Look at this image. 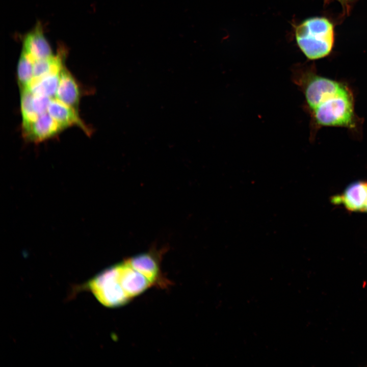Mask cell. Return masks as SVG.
<instances>
[{
    "label": "cell",
    "instance_id": "6da1fadb",
    "mask_svg": "<svg viewBox=\"0 0 367 367\" xmlns=\"http://www.w3.org/2000/svg\"><path fill=\"white\" fill-rule=\"evenodd\" d=\"M291 79L304 96L311 140L323 127L357 130L360 119L355 113L353 93L347 84L321 76L313 66L303 65L293 66Z\"/></svg>",
    "mask_w": 367,
    "mask_h": 367
},
{
    "label": "cell",
    "instance_id": "7a4b0ae2",
    "mask_svg": "<svg viewBox=\"0 0 367 367\" xmlns=\"http://www.w3.org/2000/svg\"><path fill=\"white\" fill-rule=\"evenodd\" d=\"M295 36L298 45L310 60L324 58L331 52L334 43V27L325 17L307 19L297 26Z\"/></svg>",
    "mask_w": 367,
    "mask_h": 367
},
{
    "label": "cell",
    "instance_id": "3957f363",
    "mask_svg": "<svg viewBox=\"0 0 367 367\" xmlns=\"http://www.w3.org/2000/svg\"><path fill=\"white\" fill-rule=\"evenodd\" d=\"M84 287L106 307L121 306L130 300L120 284L116 265L97 274L90 279Z\"/></svg>",
    "mask_w": 367,
    "mask_h": 367
},
{
    "label": "cell",
    "instance_id": "277c9868",
    "mask_svg": "<svg viewBox=\"0 0 367 367\" xmlns=\"http://www.w3.org/2000/svg\"><path fill=\"white\" fill-rule=\"evenodd\" d=\"M116 265L120 284L130 299L153 286L146 277L132 267L126 260Z\"/></svg>",
    "mask_w": 367,
    "mask_h": 367
},
{
    "label": "cell",
    "instance_id": "5b68a950",
    "mask_svg": "<svg viewBox=\"0 0 367 367\" xmlns=\"http://www.w3.org/2000/svg\"><path fill=\"white\" fill-rule=\"evenodd\" d=\"M367 200V182L358 180L349 184L340 194L331 198L334 204H342L347 210L364 212Z\"/></svg>",
    "mask_w": 367,
    "mask_h": 367
},
{
    "label": "cell",
    "instance_id": "8992f818",
    "mask_svg": "<svg viewBox=\"0 0 367 367\" xmlns=\"http://www.w3.org/2000/svg\"><path fill=\"white\" fill-rule=\"evenodd\" d=\"M22 129L25 139L40 142L54 137L64 128L46 112L34 121L22 124Z\"/></svg>",
    "mask_w": 367,
    "mask_h": 367
},
{
    "label": "cell",
    "instance_id": "52a82bcc",
    "mask_svg": "<svg viewBox=\"0 0 367 367\" xmlns=\"http://www.w3.org/2000/svg\"><path fill=\"white\" fill-rule=\"evenodd\" d=\"M126 260L132 267L146 277L153 286L164 288L170 283L163 276L159 260L151 253L140 254Z\"/></svg>",
    "mask_w": 367,
    "mask_h": 367
},
{
    "label": "cell",
    "instance_id": "ba28073f",
    "mask_svg": "<svg viewBox=\"0 0 367 367\" xmlns=\"http://www.w3.org/2000/svg\"><path fill=\"white\" fill-rule=\"evenodd\" d=\"M47 112L63 128L76 125L86 134H90L89 129L79 117L77 110L57 98H51Z\"/></svg>",
    "mask_w": 367,
    "mask_h": 367
},
{
    "label": "cell",
    "instance_id": "9c48e42d",
    "mask_svg": "<svg viewBox=\"0 0 367 367\" xmlns=\"http://www.w3.org/2000/svg\"><path fill=\"white\" fill-rule=\"evenodd\" d=\"M56 98L77 110L80 98L78 85L73 76L64 67L60 73Z\"/></svg>",
    "mask_w": 367,
    "mask_h": 367
},
{
    "label": "cell",
    "instance_id": "30bf717a",
    "mask_svg": "<svg viewBox=\"0 0 367 367\" xmlns=\"http://www.w3.org/2000/svg\"><path fill=\"white\" fill-rule=\"evenodd\" d=\"M23 50L34 61L53 56L50 46L42 30L37 27L24 38Z\"/></svg>",
    "mask_w": 367,
    "mask_h": 367
},
{
    "label": "cell",
    "instance_id": "8fae6325",
    "mask_svg": "<svg viewBox=\"0 0 367 367\" xmlns=\"http://www.w3.org/2000/svg\"><path fill=\"white\" fill-rule=\"evenodd\" d=\"M60 73H51L39 78L33 79L27 89L34 95H43L52 98L56 96Z\"/></svg>",
    "mask_w": 367,
    "mask_h": 367
},
{
    "label": "cell",
    "instance_id": "7c38bea8",
    "mask_svg": "<svg viewBox=\"0 0 367 367\" xmlns=\"http://www.w3.org/2000/svg\"><path fill=\"white\" fill-rule=\"evenodd\" d=\"M63 68L60 56L35 60L33 65V79L40 78L46 75L59 73Z\"/></svg>",
    "mask_w": 367,
    "mask_h": 367
},
{
    "label": "cell",
    "instance_id": "4fadbf2b",
    "mask_svg": "<svg viewBox=\"0 0 367 367\" xmlns=\"http://www.w3.org/2000/svg\"><path fill=\"white\" fill-rule=\"evenodd\" d=\"M34 60L22 51L17 67V77L20 89L27 88L33 79Z\"/></svg>",
    "mask_w": 367,
    "mask_h": 367
},
{
    "label": "cell",
    "instance_id": "5bb4252c",
    "mask_svg": "<svg viewBox=\"0 0 367 367\" xmlns=\"http://www.w3.org/2000/svg\"><path fill=\"white\" fill-rule=\"evenodd\" d=\"M33 94L27 88L21 89L20 109L22 115V124H25L34 121L39 116L34 112L32 99Z\"/></svg>",
    "mask_w": 367,
    "mask_h": 367
},
{
    "label": "cell",
    "instance_id": "9a60e30c",
    "mask_svg": "<svg viewBox=\"0 0 367 367\" xmlns=\"http://www.w3.org/2000/svg\"><path fill=\"white\" fill-rule=\"evenodd\" d=\"M51 99L47 96L33 94L32 104L35 113L39 116L47 112Z\"/></svg>",
    "mask_w": 367,
    "mask_h": 367
},
{
    "label": "cell",
    "instance_id": "2e32d148",
    "mask_svg": "<svg viewBox=\"0 0 367 367\" xmlns=\"http://www.w3.org/2000/svg\"><path fill=\"white\" fill-rule=\"evenodd\" d=\"M364 212L367 213V200H366V203L365 207V209H364Z\"/></svg>",
    "mask_w": 367,
    "mask_h": 367
},
{
    "label": "cell",
    "instance_id": "e0dca14e",
    "mask_svg": "<svg viewBox=\"0 0 367 367\" xmlns=\"http://www.w3.org/2000/svg\"><path fill=\"white\" fill-rule=\"evenodd\" d=\"M337 1H340V2H342V1H343V0H337Z\"/></svg>",
    "mask_w": 367,
    "mask_h": 367
}]
</instances>
